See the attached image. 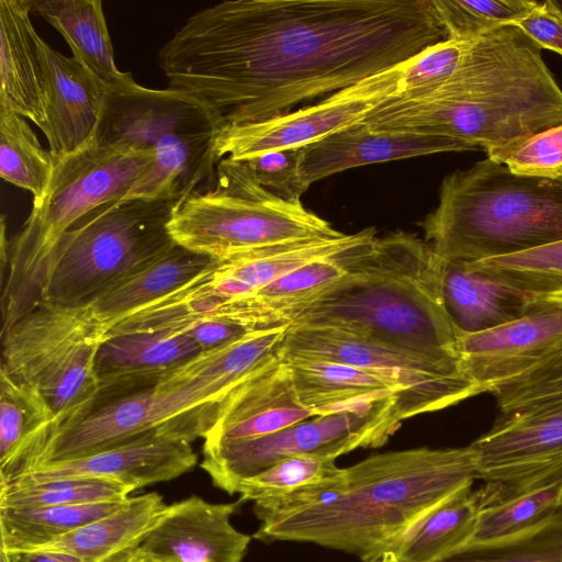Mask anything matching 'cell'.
I'll return each instance as SVG.
<instances>
[{"mask_svg": "<svg viewBox=\"0 0 562 562\" xmlns=\"http://www.w3.org/2000/svg\"><path fill=\"white\" fill-rule=\"evenodd\" d=\"M54 170L55 158L24 117L0 106L1 178L30 191L36 201L46 193Z\"/></svg>", "mask_w": 562, "mask_h": 562, "instance_id": "cell-34", "label": "cell"}, {"mask_svg": "<svg viewBox=\"0 0 562 562\" xmlns=\"http://www.w3.org/2000/svg\"><path fill=\"white\" fill-rule=\"evenodd\" d=\"M166 508L158 493L132 496L109 515L29 551L68 562H130Z\"/></svg>", "mask_w": 562, "mask_h": 562, "instance_id": "cell-24", "label": "cell"}, {"mask_svg": "<svg viewBox=\"0 0 562 562\" xmlns=\"http://www.w3.org/2000/svg\"><path fill=\"white\" fill-rule=\"evenodd\" d=\"M31 0H0V106L47 130L48 82Z\"/></svg>", "mask_w": 562, "mask_h": 562, "instance_id": "cell-22", "label": "cell"}, {"mask_svg": "<svg viewBox=\"0 0 562 562\" xmlns=\"http://www.w3.org/2000/svg\"><path fill=\"white\" fill-rule=\"evenodd\" d=\"M154 158L151 150L92 139L55 159L46 193L33 201L22 229L9 244V277L1 297L2 331L34 307L38 273L59 237L99 205L124 199Z\"/></svg>", "mask_w": 562, "mask_h": 562, "instance_id": "cell-7", "label": "cell"}, {"mask_svg": "<svg viewBox=\"0 0 562 562\" xmlns=\"http://www.w3.org/2000/svg\"><path fill=\"white\" fill-rule=\"evenodd\" d=\"M178 245L220 259L274 244L339 237L331 225L266 190L245 160L223 158L215 178L173 209L168 224Z\"/></svg>", "mask_w": 562, "mask_h": 562, "instance_id": "cell-9", "label": "cell"}, {"mask_svg": "<svg viewBox=\"0 0 562 562\" xmlns=\"http://www.w3.org/2000/svg\"><path fill=\"white\" fill-rule=\"evenodd\" d=\"M557 5L562 10V0H554Z\"/></svg>", "mask_w": 562, "mask_h": 562, "instance_id": "cell-50", "label": "cell"}, {"mask_svg": "<svg viewBox=\"0 0 562 562\" xmlns=\"http://www.w3.org/2000/svg\"><path fill=\"white\" fill-rule=\"evenodd\" d=\"M241 503L193 495L167 505L136 553L161 562H241L251 537L231 522Z\"/></svg>", "mask_w": 562, "mask_h": 562, "instance_id": "cell-18", "label": "cell"}, {"mask_svg": "<svg viewBox=\"0 0 562 562\" xmlns=\"http://www.w3.org/2000/svg\"><path fill=\"white\" fill-rule=\"evenodd\" d=\"M31 11L56 29L69 45L72 57L109 88L132 77L115 64L102 1L31 0Z\"/></svg>", "mask_w": 562, "mask_h": 562, "instance_id": "cell-31", "label": "cell"}, {"mask_svg": "<svg viewBox=\"0 0 562 562\" xmlns=\"http://www.w3.org/2000/svg\"><path fill=\"white\" fill-rule=\"evenodd\" d=\"M561 520L562 480L481 508L474 531L458 554L509 547Z\"/></svg>", "mask_w": 562, "mask_h": 562, "instance_id": "cell-29", "label": "cell"}, {"mask_svg": "<svg viewBox=\"0 0 562 562\" xmlns=\"http://www.w3.org/2000/svg\"><path fill=\"white\" fill-rule=\"evenodd\" d=\"M461 368L482 393H495L562 353V296L536 297L518 318L479 331L459 330Z\"/></svg>", "mask_w": 562, "mask_h": 562, "instance_id": "cell-16", "label": "cell"}, {"mask_svg": "<svg viewBox=\"0 0 562 562\" xmlns=\"http://www.w3.org/2000/svg\"><path fill=\"white\" fill-rule=\"evenodd\" d=\"M474 41L446 38L407 59L401 80L403 93L396 100L419 99L445 83L460 67Z\"/></svg>", "mask_w": 562, "mask_h": 562, "instance_id": "cell-40", "label": "cell"}, {"mask_svg": "<svg viewBox=\"0 0 562 562\" xmlns=\"http://www.w3.org/2000/svg\"><path fill=\"white\" fill-rule=\"evenodd\" d=\"M215 261L216 258L175 243L87 305L108 331L122 319L189 284Z\"/></svg>", "mask_w": 562, "mask_h": 562, "instance_id": "cell-25", "label": "cell"}, {"mask_svg": "<svg viewBox=\"0 0 562 562\" xmlns=\"http://www.w3.org/2000/svg\"><path fill=\"white\" fill-rule=\"evenodd\" d=\"M134 490L120 482L97 477H60L46 481L15 479L0 483L1 508H36L122 502Z\"/></svg>", "mask_w": 562, "mask_h": 562, "instance_id": "cell-35", "label": "cell"}, {"mask_svg": "<svg viewBox=\"0 0 562 562\" xmlns=\"http://www.w3.org/2000/svg\"><path fill=\"white\" fill-rule=\"evenodd\" d=\"M202 349L171 331L106 334L97 352V402L154 385L164 374L195 358Z\"/></svg>", "mask_w": 562, "mask_h": 562, "instance_id": "cell-21", "label": "cell"}, {"mask_svg": "<svg viewBox=\"0 0 562 562\" xmlns=\"http://www.w3.org/2000/svg\"><path fill=\"white\" fill-rule=\"evenodd\" d=\"M445 262H474L562 239V180L513 173L488 158L441 182L420 224Z\"/></svg>", "mask_w": 562, "mask_h": 562, "instance_id": "cell-5", "label": "cell"}, {"mask_svg": "<svg viewBox=\"0 0 562 562\" xmlns=\"http://www.w3.org/2000/svg\"><path fill=\"white\" fill-rule=\"evenodd\" d=\"M440 562H562V520L522 542L460 553Z\"/></svg>", "mask_w": 562, "mask_h": 562, "instance_id": "cell-43", "label": "cell"}, {"mask_svg": "<svg viewBox=\"0 0 562 562\" xmlns=\"http://www.w3.org/2000/svg\"><path fill=\"white\" fill-rule=\"evenodd\" d=\"M443 296L457 326L465 333L484 331L520 317L536 299L471 269L445 262Z\"/></svg>", "mask_w": 562, "mask_h": 562, "instance_id": "cell-30", "label": "cell"}, {"mask_svg": "<svg viewBox=\"0 0 562 562\" xmlns=\"http://www.w3.org/2000/svg\"><path fill=\"white\" fill-rule=\"evenodd\" d=\"M57 431L43 396L0 372V483L29 472Z\"/></svg>", "mask_w": 562, "mask_h": 562, "instance_id": "cell-27", "label": "cell"}, {"mask_svg": "<svg viewBox=\"0 0 562 562\" xmlns=\"http://www.w3.org/2000/svg\"><path fill=\"white\" fill-rule=\"evenodd\" d=\"M513 173L562 180V123L486 151Z\"/></svg>", "mask_w": 562, "mask_h": 562, "instance_id": "cell-39", "label": "cell"}, {"mask_svg": "<svg viewBox=\"0 0 562 562\" xmlns=\"http://www.w3.org/2000/svg\"><path fill=\"white\" fill-rule=\"evenodd\" d=\"M443 270L414 234L374 237L358 247L346 276L290 316V326L351 331L461 367Z\"/></svg>", "mask_w": 562, "mask_h": 562, "instance_id": "cell-4", "label": "cell"}, {"mask_svg": "<svg viewBox=\"0 0 562 562\" xmlns=\"http://www.w3.org/2000/svg\"><path fill=\"white\" fill-rule=\"evenodd\" d=\"M279 355L330 360L378 375L398 391L401 422L482 393L458 364L335 328L290 326Z\"/></svg>", "mask_w": 562, "mask_h": 562, "instance_id": "cell-12", "label": "cell"}, {"mask_svg": "<svg viewBox=\"0 0 562 562\" xmlns=\"http://www.w3.org/2000/svg\"><path fill=\"white\" fill-rule=\"evenodd\" d=\"M282 359L299 402L314 417L370 401H392L397 417L398 391L378 375L330 360L306 357Z\"/></svg>", "mask_w": 562, "mask_h": 562, "instance_id": "cell-26", "label": "cell"}, {"mask_svg": "<svg viewBox=\"0 0 562 562\" xmlns=\"http://www.w3.org/2000/svg\"><path fill=\"white\" fill-rule=\"evenodd\" d=\"M513 25L541 49L547 48L562 56V10L554 0L538 1Z\"/></svg>", "mask_w": 562, "mask_h": 562, "instance_id": "cell-44", "label": "cell"}, {"mask_svg": "<svg viewBox=\"0 0 562 562\" xmlns=\"http://www.w3.org/2000/svg\"><path fill=\"white\" fill-rule=\"evenodd\" d=\"M445 151L456 150L443 137L375 131L361 122L303 146L300 173L308 189L321 179L355 167Z\"/></svg>", "mask_w": 562, "mask_h": 562, "instance_id": "cell-23", "label": "cell"}, {"mask_svg": "<svg viewBox=\"0 0 562 562\" xmlns=\"http://www.w3.org/2000/svg\"><path fill=\"white\" fill-rule=\"evenodd\" d=\"M7 553L11 562H68L58 555L44 552L15 551Z\"/></svg>", "mask_w": 562, "mask_h": 562, "instance_id": "cell-46", "label": "cell"}, {"mask_svg": "<svg viewBox=\"0 0 562 562\" xmlns=\"http://www.w3.org/2000/svg\"><path fill=\"white\" fill-rule=\"evenodd\" d=\"M499 416L562 404V353L493 393Z\"/></svg>", "mask_w": 562, "mask_h": 562, "instance_id": "cell-41", "label": "cell"}, {"mask_svg": "<svg viewBox=\"0 0 562 562\" xmlns=\"http://www.w3.org/2000/svg\"><path fill=\"white\" fill-rule=\"evenodd\" d=\"M404 63L367 77L319 102L269 120L224 128L217 133L215 156L247 160L267 151L297 148L359 124L403 89Z\"/></svg>", "mask_w": 562, "mask_h": 562, "instance_id": "cell-14", "label": "cell"}, {"mask_svg": "<svg viewBox=\"0 0 562 562\" xmlns=\"http://www.w3.org/2000/svg\"><path fill=\"white\" fill-rule=\"evenodd\" d=\"M105 335L89 305L41 302L2 331L0 372L43 396L58 434L95 405V357Z\"/></svg>", "mask_w": 562, "mask_h": 562, "instance_id": "cell-10", "label": "cell"}, {"mask_svg": "<svg viewBox=\"0 0 562 562\" xmlns=\"http://www.w3.org/2000/svg\"><path fill=\"white\" fill-rule=\"evenodd\" d=\"M335 460L321 454L292 456L240 481L233 494H239L243 502L282 497L339 474L342 468Z\"/></svg>", "mask_w": 562, "mask_h": 562, "instance_id": "cell-37", "label": "cell"}, {"mask_svg": "<svg viewBox=\"0 0 562 562\" xmlns=\"http://www.w3.org/2000/svg\"><path fill=\"white\" fill-rule=\"evenodd\" d=\"M196 461L190 441L156 428L89 456L37 467L16 479L97 477L120 482L135 491L173 480L190 471Z\"/></svg>", "mask_w": 562, "mask_h": 562, "instance_id": "cell-17", "label": "cell"}, {"mask_svg": "<svg viewBox=\"0 0 562 562\" xmlns=\"http://www.w3.org/2000/svg\"><path fill=\"white\" fill-rule=\"evenodd\" d=\"M125 501L36 508L0 507V548L7 552L35 549L109 515Z\"/></svg>", "mask_w": 562, "mask_h": 562, "instance_id": "cell-33", "label": "cell"}, {"mask_svg": "<svg viewBox=\"0 0 562 562\" xmlns=\"http://www.w3.org/2000/svg\"><path fill=\"white\" fill-rule=\"evenodd\" d=\"M302 147L267 151L245 160L256 180L270 193L288 202H301L307 188L300 173Z\"/></svg>", "mask_w": 562, "mask_h": 562, "instance_id": "cell-42", "label": "cell"}, {"mask_svg": "<svg viewBox=\"0 0 562 562\" xmlns=\"http://www.w3.org/2000/svg\"><path fill=\"white\" fill-rule=\"evenodd\" d=\"M173 203L114 200L93 209L55 243L38 273L34 306L41 302L82 306L175 241L168 224Z\"/></svg>", "mask_w": 562, "mask_h": 562, "instance_id": "cell-8", "label": "cell"}, {"mask_svg": "<svg viewBox=\"0 0 562 562\" xmlns=\"http://www.w3.org/2000/svg\"><path fill=\"white\" fill-rule=\"evenodd\" d=\"M236 384L193 379L98 402L79 422L52 438L31 470L89 456L156 428L190 442L205 438Z\"/></svg>", "mask_w": 562, "mask_h": 562, "instance_id": "cell-11", "label": "cell"}, {"mask_svg": "<svg viewBox=\"0 0 562 562\" xmlns=\"http://www.w3.org/2000/svg\"><path fill=\"white\" fill-rule=\"evenodd\" d=\"M481 503L465 485L445 498L384 553L395 562H440L458 554L471 538Z\"/></svg>", "mask_w": 562, "mask_h": 562, "instance_id": "cell-32", "label": "cell"}, {"mask_svg": "<svg viewBox=\"0 0 562 562\" xmlns=\"http://www.w3.org/2000/svg\"><path fill=\"white\" fill-rule=\"evenodd\" d=\"M532 0H431L447 38L472 40L503 25H513L530 11Z\"/></svg>", "mask_w": 562, "mask_h": 562, "instance_id": "cell-38", "label": "cell"}, {"mask_svg": "<svg viewBox=\"0 0 562 562\" xmlns=\"http://www.w3.org/2000/svg\"><path fill=\"white\" fill-rule=\"evenodd\" d=\"M366 562H395V561L391 557H389L387 554L383 553L380 557L374 558V559L369 560V561H366Z\"/></svg>", "mask_w": 562, "mask_h": 562, "instance_id": "cell-48", "label": "cell"}, {"mask_svg": "<svg viewBox=\"0 0 562 562\" xmlns=\"http://www.w3.org/2000/svg\"><path fill=\"white\" fill-rule=\"evenodd\" d=\"M463 263L529 296H562V239L512 255Z\"/></svg>", "mask_w": 562, "mask_h": 562, "instance_id": "cell-36", "label": "cell"}, {"mask_svg": "<svg viewBox=\"0 0 562 562\" xmlns=\"http://www.w3.org/2000/svg\"><path fill=\"white\" fill-rule=\"evenodd\" d=\"M481 508L562 480V404L510 416L471 443Z\"/></svg>", "mask_w": 562, "mask_h": 562, "instance_id": "cell-15", "label": "cell"}, {"mask_svg": "<svg viewBox=\"0 0 562 562\" xmlns=\"http://www.w3.org/2000/svg\"><path fill=\"white\" fill-rule=\"evenodd\" d=\"M446 38L431 0H226L190 16L158 65L220 132L289 113Z\"/></svg>", "mask_w": 562, "mask_h": 562, "instance_id": "cell-1", "label": "cell"}, {"mask_svg": "<svg viewBox=\"0 0 562 562\" xmlns=\"http://www.w3.org/2000/svg\"><path fill=\"white\" fill-rule=\"evenodd\" d=\"M314 417L297 400L280 355L241 379L204 438V447L267 436Z\"/></svg>", "mask_w": 562, "mask_h": 562, "instance_id": "cell-19", "label": "cell"}, {"mask_svg": "<svg viewBox=\"0 0 562 562\" xmlns=\"http://www.w3.org/2000/svg\"><path fill=\"white\" fill-rule=\"evenodd\" d=\"M251 333L244 325L221 317H201L188 324L181 331L193 339L202 351L229 345Z\"/></svg>", "mask_w": 562, "mask_h": 562, "instance_id": "cell-45", "label": "cell"}, {"mask_svg": "<svg viewBox=\"0 0 562 562\" xmlns=\"http://www.w3.org/2000/svg\"><path fill=\"white\" fill-rule=\"evenodd\" d=\"M479 479L471 445L419 447L368 457L336 476L257 501L254 538L308 542L362 562L380 557L430 509Z\"/></svg>", "mask_w": 562, "mask_h": 562, "instance_id": "cell-2", "label": "cell"}, {"mask_svg": "<svg viewBox=\"0 0 562 562\" xmlns=\"http://www.w3.org/2000/svg\"><path fill=\"white\" fill-rule=\"evenodd\" d=\"M218 128L194 99L172 89H150L133 76L109 88L93 140L151 150L147 172L124 199L179 205L215 178Z\"/></svg>", "mask_w": 562, "mask_h": 562, "instance_id": "cell-6", "label": "cell"}, {"mask_svg": "<svg viewBox=\"0 0 562 562\" xmlns=\"http://www.w3.org/2000/svg\"><path fill=\"white\" fill-rule=\"evenodd\" d=\"M38 45L48 82L45 136L53 157L60 159L92 142L109 87L41 36Z\"/></svg>", "mask_w": 562, "mask_h": 562, "instance_id": "cell-20", "label": "cell"}, {"mask_svg": "<svg viewBox=\"0 0 562 562\" xmlns=\"http://www.w3.org/2000/svg\"><path fill=\"white\" fill-rule=\"evenodd\" d=\"M392 401H370L316 416L259 438L203 447L201 468L213 484L233 495L243 480L297 454L337 459L359 448H379L400 428Z\"/></svg>", "mask_w": 562, "mask_h": 562, "instance_id": "cell-13", "label": "cell"}, {"mask_svg": "<svg viewBox=\"0 0 562 562\" xmlns=\"http://www.w3.org/2000/svg\"><path fill=\"white\" fill-rule=\"evenodd\" d=\"M375 228L331 238H310L285 241L244 250L217 259L215 272L231 281L240 296L310 262L339 254L361 241L375 237Z\"/></svg>", "mask_w": 562, "mask_h": 562, "instance_id": "cell-28", "label": "cell"}, {"mask_svg": "<svg viewBox=\"0 0 562 562\" xmlns=\"http://www.w3.org/2000/svg\"><path fill=\"white\" fill-rule=\"evenodd\" d=\"M130 562H161V561H157V560L146 557L144 554L135 553Z\"/></svg>", "mask_w": 562, "mask_h": 562, "instance_id": "cell-47", "label": "cell"}, {"mask_svg": "<svg viewBox=\"0 0 562 562\" xmlns=\"http://www.w3.org/2000/svg\"><path fill=\"white\" fill-rule=\"evenodd\" d=\"M375 131L448 139L456 151L492 148L562 123V89L541 48L515 25L476 37L457 71L424 97L394 100L363 121Z\"/></svg>", "mask_w": 562, "mask_h": 562, "instance_id": "cell-3", "label": "cell"}, {"mask_svg": "<svg viewBox=\"0 0 562 562\" xmlns=\"http://www.w3.org/2000/svg\"><path fill=\"white\" fill-rule=\"evenodd\" d=\"M0 562H11L10 558H9V554L2 548H0Z\"/></svg>", "mask_w": 562, "mask_h": 562, "instance_id": "cell-49", "label": "cell"}]
</instances>
